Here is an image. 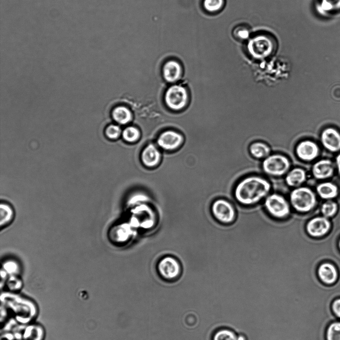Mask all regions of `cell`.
Here are the masks:
<instances>
[{
	"mask_svg": "<svg viewBox=\"0 0 340 340\" xmlns=\"http://www.w3.org/2000/svg\"><path fill=\"white\" fill-rule=\"evenodd\" d=\"M271 189L272 184L267 179L259 175H249L237 181L233 195L239 205L251 206L264 199Z\"/></svg>",
	"mask_w": 340,
	"mask_h": 340,
	"instance_id": "cell-1",
	"label": "cell"
},
{
	"mask_svg": "<svg viewBox=\"0 0 340 340\" xmlns=\"http://www.w3.org/2000/svg\"><path fill=\"white\" fill-rule=\"evenodd\" d=\"M291 207L299 213H307L315 206L316 198L314 192L309 187L299 186L293 188L289 194Z\"/></svg>",
	"mask_w": 340,
	"mask_h": 340,
	"instance_id": "cell-2",
	"label": "cell"
},
{
	"mask_svg": "<svg viewBox=\"0 0 340 340\" xmlns=\"http://www.w3.org/2000/svg\"><path fill=\"white\" fill-rule=\"evenodd\" d=\"M263 207L273 218L284 220L291 213L290 203L282 194L274 192L268 194L263 201Z\"/></svg>",
	"mask_w": 340,
	"mask_h": 340,
	"instance_id": "cell-3",
	"label": "cell"
},
{
	"mask_svg": "<svg viewBox=\"0 0 340 340\" xmlns=\"http://www.w3.org/2000/svg\"><path fill=\"white\" fill-rule=\"evenodd\" d=\"M275 49V42L271 36L260 34L251 38L248 42L247 49L253 58L263 59L271 55Z\"/></svg>",
	"mask_w": 340,
	"mask_h": 340,
	"instance_id": "cell-4",
	"label": "cell"
},
{
	"mask_svg": "<svg viewBox=\"0 0 340 340\" xmlns=\"http://www.w3.org/2000/svg\"><path fill=\"white\" fill-rule=\"evenodd\" d=\"M211 210L215 219L221 224L230 225L236 219L237 211L234 205L226 198L215 200L211 205Z\"/></svg>",
	"mask_w": 340,
	"mask_h": 340,
	"instance_id": "cell-5",
	"label": "cell"
},
{
	"mask_svg": "<svg viewBox=\"0 0 340 340\" xmlns=\"http://www.w3.org/2000/svg\"><path fill=\"white\" fill-rule=\"evenodd\" d=\"M290 167L289 160L281 155L268 156L262 163L264 172L271 176H281L286 174Z\"/></svg>",
	"mask_w": 340,
	"mask_h": 340,
	"instance_id": "cell-6",
	"label": "cell"
},
{
	"mask_svg": "<svg viewBox=\"0 0 340 340\" xmlns=\"http://www.w3.org/2000/svg\"><path fill=\"white\" fill-rule=\"evenodd\" d=\"M188 95L186 90L180 85H173L165 94V102L168 106L173 110H179L186 104Z\"/></svg>",
	"mask_w": 340,
	"mask_h": 340,
	"instance_id": "cell-7",
	"label": "cell"
},
{
	"mask_svg": "<svg viewBox=\"0 0 340 340\" xmlns=\"http://www.w3.org/2000/svg\"><path fill=\"white\" fill-rule=\"evenodd\" d=\"M160 275L164 279L171 280L177 278L180 273V266L177 260L168 256L161 259L158 265Z\"/></svg>",
	"mask_w": 340,
	"mask_h": 340,
	"instance_id": "cell-8",
	"label": "cell"
},
{
	"mask_svg": "<svg viewBox=\"0 0 340 340\" xmlns=\"http://www.w3.org/2000/svg\"><path fill=\"white\" fill-rule=\"evenodd\" d=\"M331 226L330 221L324 217H316L308 221L305 229L312 237H320L326 234Z\"/></svg>",
	"mask_w": 340,
	"mask_h": 340,
	"instance_id": "cell-9",
	"label": "cell"
},
{
	"mask_svg": "<svg viewBox=\"0 0 340 340\" xmlns=\"http://www.w3.org/2000/svg\"><path fill=\"white\" fill-rule=\"evenodd\" d=\"M296 154L301 160L310 161L317 158L319 153L318 146L312 141H303L297 146Z\"/></svg>",
	"mask_w": 340,
	"mask_h": 340,
	"instance_id": "cell-10",
	"label": "cell"
},
{
	"mask_svg": "<svg viewBox=\"0 0 340 340\" xmlns=\"http://www.w3.org/2000/svg\"><path fill=\"white\" fill-rule=\"evenodd\" d=\"M323 146L331 152L340 150V134L335 129L329 128L325 129L321 135Z\"/></svg>",
	"mask_w": 340,
	"mask_h": 340,
	"instance_id": "cell-11",
	"label": "cell"
},
{
	"mask_svg": "<svg viewBox=\"0 0 340 340\" xmlns=\"http://www.w3.org/2000/svg\"><path fill=\"white\" fill-rule=\"evenodd\" d=\"M182 141L183 138L179 134L174 131H168L160 135L157 142L162 148L171 150L179 147Z\"/></svg>",
	"mask_w": 340,
	"mask_h": 340,
	"instance_id": "cell-12",
	"label": "cell"
},
{
	"mask_svg": "<svg viewBox=\"0 0 340 340\" xmlns=\"http://www.w3.org/2000/svg\"><path fill=\"white\" fill-rule=\"evenodd\" d=\"M318 275L320 280L326 285H333L337 282L338 274L335 266L329 263L320 265L318 269Z\"/></svg>",
	"mask_w": 340,
	"mask_h": 340,
	"instance_id": "cell-13",
	"label": "cell"
},
{
	"mask_svg": "<svg viewBox=\"0 0 340 340\" xmlns=\"http://www.w3.org/2000/svg\"><path fill=\"white\" fill-rule=\"evenodd\" d=\"M334 172L332 163L328 160H322L314 164L312 172L317 179H322L331 176Z\"/></svg>",
	"mask_w": 340,
	"mask_h": 340,
	"instance_id": "cell-14",
	"label": "cell"
},
{
	"mask_svg": "<svg viewBox=\"0 0 340 340\" xmlns=\"http://www.w3.org/2000/svg\"><path fill=\"white\" fill-rule=\"evenodd\" d=\"M306 179V172L300 168L293 169L287 173L285 177V181L287 186L294 188L300 186Z\"/></svg>",
	"mask_w": 340,
	"mask_h": 340,
	"instance_id": "cell-15",
	"label": "cell"
},
{
	"mask_svg": "<svg viewBox=\"0 0 340 340\" xmlns=\"http://www.w3.org/2000/svg\"><path fill=\"white\" fill-rule=\"evenodd\" d=\"M141 159L144 165L148 167H153L159 163L160 153L153 145L150 144L144 149Z\"/></svg>",
	"mask_w": 340,
	"mask_h": 340,
	"instance_id": "cell-16",
	"label": "cell"
},
{
	"mask_svg": "<svg viewBox=\"0 0 340 340\" xmlns=\"http://www.w3.org/2000/svg\"><path fill=\"white\" fill-rule=\"evenodd\" d=\"M163 71L164 78L168 82H173L179 78L181 68L177 62L169 61L164 65Z\"/></svg>",
	"mask_w": 340,
	"mask_h": 340,
	"instance_id": "cell-17",
	"label": "cell"
},
{
	"mask_svg": "<svg viewBox=\"0 0 340 340\" xmlns=\"http://www.w3.org/2000/svg\"><path fill=\"white\" fill-rule=\"evenodd\" d=\"M318 194L324 199H329L335 197L338 192L337 186L331 182H324L316 188Z\"/></svg>",
	"mask_w": 340,
	"mask_h": 340,
	"instance_id": "cell-18",
	"label": "cell"
},
{
	"mask_svg": "<svg viewBox=\"0 0 340 340\" xmlns=\"http://www.w3.org/2000/svg\"><path fill=\"white\" fill-rule=\"evenodd\" d=\"M14 210L11 206L6 203L0 205V225L1 227L10 224L14 217Z\"/></svg>",
	"mask_w": 340,
	"mask_h": 340,
	"instance_id": "cell-19",
	"label": "cell"
},
{
	"mask_svg": "<svg viewBox=\"0 0 340 340\" xmlns=\"http://www.w3.org/2000/svg\"><path fill=\"white\" fill-rule=\"evenodd\" d=\"M112 116L114 121L120 124H125L131 119L130 111L123 106L114 108L112 112Z\"/></svg>",
	"mask_w": 340,
	"mask_h": 340,
	"instance_id": "cell-20",
	"label": "cell"
},
{
	"mask_svg": "<svg viewBox=\"0 0 340 340\" xmlns=\"http://www.w3.org/2000/svg\"><path fill=\"white\" fill-rule=\"evenodd\" d=\"M249 151L252 156L257 159L267 158L270 152L269 147L261 142L252 144L249 147Z\"/></svg>",
	"mask_w": 340,
	"mask_h": 340,
	"instance_id": "cell-21",
	"label": "cell"
},
{
	"mask_svg": "<svg viewBox=\"0 0 340 340\" xmlns=\"http://www.w3.org/2000/svg\"><path fill=\"white\" fill-rule=\"evenodd\" d=\"M327 340H340V322L330 324L326 331Z\"/></svg>",
	"mask_w": 340,
	"mask_h": 340,
	"instance_id": "cell-22",
	"label": "cell"
},
{
	"mask_svg": "<svg viewBox=\"0 0 340 340\" xmlns=\"http://www.w3.org/2000/svg\"><path fill=\"white\" fill-rule=\"evenodd\" d=\"M319 7L324 11H333L340 9V0H321Z\"/></svg>",
	"mask_w": 340,
	"mask_h": 340,
	"instance_id": "cell-23",
	"label": "cell"
},
{
	"mask_svg": "<svg viewBox=\"0 0 340 340\" xmlns=\"http://www.w3.org/2000/svg\"><path fill=\"white\" fill-rule=\"evenodd\" d=\"M225 0H205L204 5L205 9L210 12L220 10L224 5Z\"/></svg>",
	"mask_w": 340,
	"mask_h": 340,
	"instance_id": "cell-24",
	"label": "cell"
},
{
	"mask_svg": "<svg viewBox=\"0 0 340 340\" xmlns=\"http://www.w3.org/2000/svg\"><path fill=\"white\" fill-rule=\"evenodd\" d=\"M139 135L140 134L138 130L134 127L126 128L122 133V136L124 139L129 142H133L136 141L139 138Z\"/></svg>",
	"mask_w": 340,
	"mask_h": 340,
	"instance_id": "cell-25",
	"label": "cell"
},
{
	"mask_svg": "<svg viewBox=\"0 0 340 340\" xmlns=\"http://www.w3.org/2000/svg\"><path fill=\"white\" fill-rule=\"evenodd\" d=\"M337 210V204L330 200L324 203L321 207L322 213L325 217L333 216L336 213Z\"/></svg>",
	"mask_w": 340,
	"mask_h": 340,
	"instance_id": "cell-26",
	"label": "cell"
},
{
	"mask_svg": "<svg viewBox=\"0 0 340 340\" xmlns=\"http://www.w3.org/2000/svg\"><path fill=\"white\" fill-rule=\"evenodd\" d=\"M237 337L232 331L223 329L217 332L214 336L213 340H237Z\"/></svg>",
	"mask_w": 340,
	"mask_h": 340,
	"instance_id": "cell-27",
	"label": "cell"
},
{
	"mask_svg": "<svg viewBox=\"0 0 340 340\" xmlns=\"http://www.w3.org/2000/svg\"><path fill=\"white\" fill-rule=\"evenodd\" d=\"M105 133L109 139H115L119 136L121 133V129L117 125H111L106 128Z\"/></svg>",
	"mask_w": 340,
	"mask_h": 340,
	"instance_id": "cell-28",
	"label": "cell"
},
{
	"mask_svg": "<svg viewBox=\"0 0 340 340\" xmlns=\"http://www.w3.org/2000/svg\"><path fill=\"white\" fill-rule=\"evenodd\" d=\"M235 36L240 39H246L250 35L249 31L244 27H237L234 30Z\"/></svg>",
	"mask_w": 340,
	"mask_h": 340,
	"instance_id": "cell-29",
	"label": "cell"
},
{
	"mask_svg": "<svg viewBox=\"0 0 340 340\" xmlns=\"http://www.w3.org/2000/svg\"><path fill=\"white\" fill-rule=\"evenodd\" d=\"M3 266L4 269L10 272L16 271L18 267L17 263L15 261L12 260L5 261L3 263Z\"/></svg>",
	"mask_w": 340,
	"mask_h": 340,
	"instance_id": "cell-30",
	"label": "cell"
},
{
	"mask_svg": "<svg viewBox=\"0 0 340 340\" xmlns=\"http://www.w3.org/2000/svg\"><path fill=\"white\" fill-rule=\"evenodd\" d=\"M332 309L335 316L340 318V298L337 299L333 302Z\"/></svg>",
	"mask_w": 340,
	"mask_h": 340,
	"instance_id": "cell-31",
	"label": "cell"
},
{
	"mask_svg": "<svg viewBox=\"0 0 340 340\" xmlns=\"http://www.w3.org/2000/svg\"><path fill=\"white\" fill-rule=\"evenodd\" d=\"M336 163L338 167V170L339 174H340V154H339L336 158Z\"/></svg>",
	"mask_w": 340,
	"mask_h": 340,
	"instance_id": "cell-32",
	"label": "cell"
},
{
	"mask_svg": "<svg viewBox=\"0 0 340 340\" xmlns=\"http://www.w3.org/2000/svg\"><path fill=\"white\" fill-rule=\"evenodd\" d=\"M237 340H245V339L243 336H240L237 337Z\"/></svg>",
	"mask_w": 340,
	"mask_h": 340,
	"instance_id": "cell-33",
	"label": "cell"
},
{
	"mask_svg": "<svg viewBox=\"0 0 340 340\" xmlns=\"http://www.w3.org/2000/svg\"><path fill=\"white\" fill-rule=\"evenodd\" d=\"M339 247H340V242H339Z\"/></svg>",
	"mask_w": 340,
	"mask_h": 340,
	"instance_id": "cell-34",
	"label": "cell"
}]
</instances>
